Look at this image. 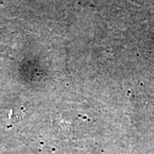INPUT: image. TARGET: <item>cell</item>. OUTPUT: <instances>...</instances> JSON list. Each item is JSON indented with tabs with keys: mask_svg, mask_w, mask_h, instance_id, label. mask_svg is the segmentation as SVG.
Instances as JSON below:
<instances>
[]
</instances>
